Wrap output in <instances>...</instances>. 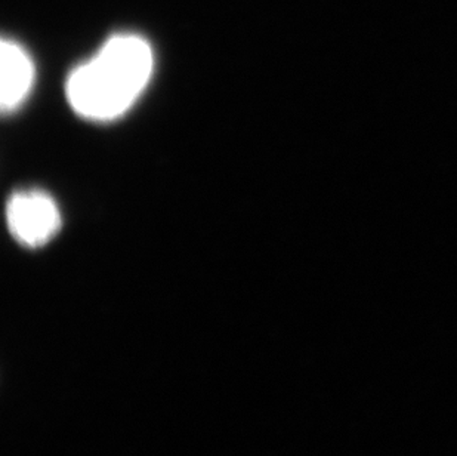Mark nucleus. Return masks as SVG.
<instances>
[{"label":"nucleus","instance_id":"f257e3e1","mask_svg":"<svg viewBox=\"0 0 457 456\" xmlns=\"http://www.w3.org/2000/svg\"><path fill=\"white\" fill-rule=\"evenodd\" d=\"M154 55L147 40L116 35L89 60L78 65L65 82V97L79 116L112 121L125 114L152 79Z\"/></svg>","mask_w":457,"mask_h":456},{"label":"nucleus","instance_id":"f03ea898","mask_svg":"<svg viewBox=\"0 0 457 456\" xmlns=\"http://www.w3.org/2000/svg\"><path fill=\"white\" fill-rule=\"evenodd\" d=\"M6 224L20 243L39 248L60 230L61 212L55 200L44 191H18L6 203Z\"/></svg>","mask_w":457,"mask_h":456},{"label":"nucleus","instance_id":"7ed1b4c3","mask_svg":"<svg viewBox=\"0 0 457 456\" xmlns=\"http://www.w3.org/2000/svg\"><path fill=\"white\" fill-rule=\"evenodd\" d=\"M2 65V89L0 104L4 112H13L30 94L35 82V64L26 49L13 40H2L0 49Z\"/></svg>","mask_w":457,"mask_h":456}]
</instances>
